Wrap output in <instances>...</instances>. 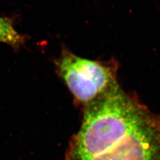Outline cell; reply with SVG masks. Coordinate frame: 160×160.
Instances as JSON below:
<instances>
[{
    "mask_svg": "<svg viewBox=\"0 0 160 160\" xmlns=\"http://www.w3.org/2000/svg\"><path fill=\"white\" fill-rule=\"evenodd\" d=\"M88 160H160V122L151 116L111 148Z\"/></svg>",
    "mask_w": 160,
    "mask_h": 160,
    "instance_id": "cell-3",
    "label": "cell"
},
{
    "mask_svg": "<svg viewBox=\"0 0 160 160\" xmlns=\"http://www.w3.org/2000/svg\"><path fill=\"white\" fill-rule=\"evenodd\" d=\"M24 40L23 36L15 30L11 22L0 17V42L18 47L23 44Z\"/></svg>",
    "mask_w": 160,
    "mask_h": 160,
    "instance_id": "cell-4",
    "label": "cell"
},
{
    "mask_svg": "<svg viewBox=\"0 0 160 160\" xmlns=\"http://www.w3.org/2000/svg\"><path fill=\"white\" fill-rule=\"evenodd\" d=\"M150 116L143 107L111 84L86 104L82 126L71 141L65 160H88L102 154Z\"/></svg>",
    "mask_w": 160,
    "mask_h": 160,
    "instance_id": "cell-1",
    "label": "cell"
},
{
    "mask_svg": "<svg viewBox=\"0 0 160 160\" xmlns=\"http://www.w3.org/2000/svg\"><path fill=\"white\" fill-rule=\"evenodd\" d=\"M57 68L69 90L81 103L90 102L112 83L108 68L67 52L58 61Z\"/></svg>",
    "mask_w": 160,
    "mask_h": 160,
    "instance_id": "cell-2",
    "label": "cell"
}]
</instances>
